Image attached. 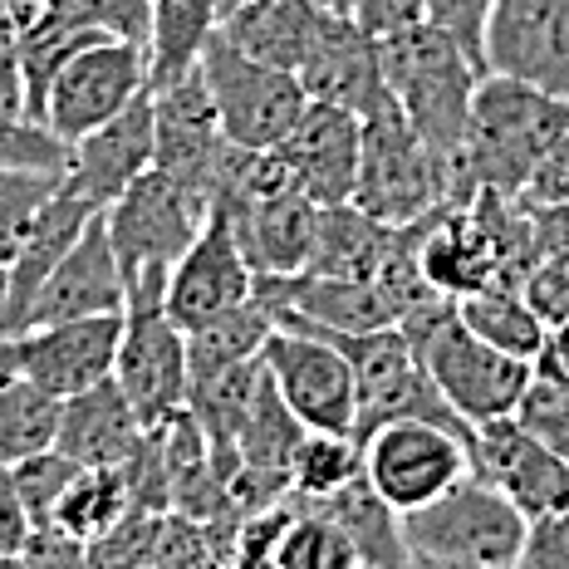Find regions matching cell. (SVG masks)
Listing matches in <instances>:
<instances>
[{
    "mask_svg": "<svg viewBox=\"0 0 569 569\" xmlns=\"http://www.w3.org/2000/svg\"><path fill=\"white\" fill-rule=\"evenodd\" d=\"M0 109L26 113V74H20V30L0 6ZM30 118V113H26Z\"/></svg>",
    "mask_w": 569,
    "mask_h": 569,
    "instance_id": "681fc988",
    "label": "cell"
},
{
    "mask_svg": "<svg viewBox=\"0 0 569 569\" xmlns=\"http://www.w3.org/2000/svg\"><path fill=\"white\" fill-rule=\"evenodd\" d=\"M152 162H158V118H152V89H148L123 113H113L109 123L69 142L64 187L84 197L89 207L109 211Z\"/></svg>",
    "mask_w": 569,
    "mask_h": 569,
    "instance_id": "e0dca14e",
    "label": "cell"
},
{
    "mask_svg": "<svg viewBox=\"0 0 569 569\" xmlns=\"http://www.w3.org/2000/svg\"><path fill=\"white\" fill-rule=\"evenodd\" d=\"M64 187V172H34V168H0V266H10L26 246L30 227L50 197Z\"/></svg>",
    "mask_w": 569,
    "mask_h": 569,
    "instance_id": "74e56055",
    "label": "cell"
},
{
    "mask_svg": "<svg viewBox=\"0 0 569 569\" xmlns=\"http://www.w3.org/2000/svg\"><path fill=\"white\" fill-rule=\"evenodd\" d=\"M54 10L79 20V26L118 34V40L148 44V30H152V0H54Z\"/></svg>",
    "mask_w": 569,
    "mask_h": 569,
    "instance_id": "b9f144b4",
    "label": "cell"
},
{
    "mask_svg": "<svg viewBox=\"0 0 569 569\" xmlns=\"http://www.w3.org/2000/svg\"><path fill=\"white\" fill-rule=\"evenodd\" d=\"M284 329H305V335H325L329 343H339L353 363V383H359V427L353 437H369L383 422L398 418H427L442 422L452 432L471 437V427L461 412L447 402V393L437 388V378L427 373L422 353L412 349V339L402 335V325H383L369 335H349V329H319V325H284Z\"/></svg>",
    "mask_w": 569,
    "mask_h": 569,
    "instance_id": "52a82bcc",
    "label": "cell"
},
{
    "mask_svg": "<svg viewBox=\"0 0 569 569\" xmlns=\"http://www.w3.org/2000/svg\"><path fill=\"white\" fill-rule=\"evenodd\" d=\"M363 471V442L353 432H305L295 447L290 481L300 501H325V496L343 491Z\"/></svg>",
    "mask_w": 569,
    "mask_h": 569,
    "instance_id": "e575fe53",
    "label": "cell"
},
{
    "mask_svg": "<svg viewBox=\"0 0 569 569\" xmlns=\"http://www.w3.org/2000/svg\"><path fill=\"white\" fill-rule=\"evenodd\" d=\"M300 84L310 99L343 103L359 118L393 103V89L383 79V54H378V34L363 30L349 10H329L315 54L300 69Z\"/></svg>",
    "mask_w": 569,
    "mask_h": 569,
    "instance_id": "44dd1931",
    "label": "cell"
},
{
    "mask_svg": "<svg viewBox=\"0 0 569 569\" xmlns=\"http://www.w3.org/2000/svg\"><path fill=\"white\" fill-rule=\"evenodd\" d=\"M486 74H511L569 99V0H496Z\"/></svg>",
    "mask_w": 569,
    "mask_h": 569,
    "instance_id": "5bb4252c",
    "label": "cell"
},
{
    "mask_svg": "<svg viewBox=\"0 0 569 569\" xmlns=\"http://www.w3.org/2000/svg\"><path fill=\"white\" fill-rule=\"evenodd\" d=\"M30 511L26 501H20V486H16V467L10 461H0V560L16 565L20 550H26L30 540Z\"/></svg>",
    "mask_w": 569,
    "mask_h": 569,
    "instance_id": "bcb514c9",
    "label": "cell"
},
{
    "mask_svg": "<svg viewBox=\"0 0 569 569\" xmlns=\"http://www.w3.org/2000/svg\"><path fill=\"white\" fill-rule=\"evenodd\" d=\"M353 565H359V555H353L339 520L310 501H295V520L276 550V569H353Z\"/></svg>",
    "mask_w": 569,
    "mask_h": 569,
    "instance_id": "8d00e7d4",
    "label": "cell"
},
{
    "mask_svg": "<svg viewBox=\"0 0 569 569\" xmlns=\"http://www.w3.org/2000/svg\"><path fill=\"white\" fill-rule=\"evenodd\" d=\"M133 481H128L123 467H84L74 477V486L64 491L54 520L79 540H99L103 530H113L118 520L133 511Z\"/></svg>",
    "mask_w": 569,
    "mask_h": 569,
    "instance_id": "836d02e7",
    "label": "cell"
},
{
    "mask_svg": "<svg viewBox=\"0 0 569 569\" xmlns=\"http://www.w3.org/2000/svg\"><path fill=\"white\" fill-rule=\"evenodd\" d=\"M0 168H34V172H64L69 142L54 128L34 123L26 113L0 109Z\"/></svg>",
    "mask_w": 569,
    "mask_h": 569,
    "instance_id": "ab89813d",
    "label": "cell"
},
{
    "mask_svg": "<svg viewBox=\"0 0 569 569\" xmlns=\"http://www.w3.org/2000/svg\"><path fill=\"white\" fill-rule=\"evenodd\" d=\"M491 10L496 0H427V20L467 44V54L481 69H486V20H491Z\"/></svg>",
    "mask_w": 569,
    "mask_h": 569,
    "instance_id": "7bdbcfd3",
    "label": "cell"
},
{
    "mask_svg": "<svg viewBox=\"0 0 569 569\" xmlns=\"http://www.w3.org/2000/svg\"><path fill=\"white\" fill-rule=\"evenodd\" d=\"M260 359H266V373L276 378L280 398L310 432H353L359 427V383H353V363L339 343L276 325Z\"/></svg>",
    "mask_w": 569,
    "mask_h": 569,
    "instance_id": "4fadbf2b",
    "label": "cell"
},
{
    "mask_svg": "<svg viewBox=\"0 0 569 569\" xmlns=\"http://www.w3.org/2000/svg\"><path fill=\"white\" fill-rule=\"evenodd\" d=\"M10 467H16V486H20V501H26L30 520L44 526V520H54L59 501H64V491L74 486L79 471H84V461H74L69 452H59V447H44V452L20 457V461H10Z\"/></svg>",
    "mask_w": 569,
    "mask_h": 569,
    "instance_id": "f35d334b",
    "label": "cell"
},
{
    "mask_svg": "<svg viewBox=\"0 0 569 569\" xmlns=\"http://www.w3.org/2000/svg\"><path fill=\"white\" fill-rule=\"evenodd\" d=\"M217 26H221L217 0H152V30H148L152 89L192 74Z\"/></svg>",
    "mask_w": 569,
    "mask_h": 569,
    "instance_id": "f1b7e54d",
    "label": "cell"
},
{
    "mask_svg": "<svg viewBox=\"0 0 569 569\" xmlns=\"http://www.w3.org/2000/svg\"><path fill=\"white\" fill-rule=\"evenodd\" d=\"M520 569H569V511L530 520Z\"/></svg>",
    "mask_w": 569,
    "mask_h": 569,
    "instance_id": "f6af8a7d",
    "label": "cell"
},
{
    "mask_svg": "<svg viewBox=\"0 0 569 569\" xmlns=\"http://www.w3.org/2000/svg\"><path fill=\"white\" fill-rule=\"evenodd\" d=\"M0 565H6V560H0Z\"/></svg>",
    "mask_w": 569,
    "mask_h": 569,
    "instance_id": "9f6ffc18",
    "label": "cell"
},
{
    "mask_svg": "<svg viewBox=\"0 0 569 569\" xmlns=\"http://www.w3.org/2000/svg\"><path fill=\"white\" fill-rule=\"evenodd\" d=\"M162 511H142L133 506L113 530H103L99 540H89V565H152V545H158Z\"/></svg>",
    "mask_w": 569,
    "mask_h": 569,
    "instance_id": "60d3db41",
    "label": "cell"
},
{
    "mask_svg": "<svg viewBox=\"0 0 569 569\" xmlns=\"http://www.w3.org/2000/svg\"><path fill=\"white\" fill-rule=\"evenodd\" d=\"M99 207H89L79 192H69V187H59L50 197V207L40 211V221L30 227L26 246L16 251L10 260V300H6V335H20V329L30 325V310H34V295L44 290V280L54 276V266L69 256V246L84 236L89 217Z\"/></svg>",
    "mask_w": 569,
    "mask_h": 569,
    "instance_id": "484cf974",
    "label": "cell"
},
{
    "mask_svg": "<svg viewBox=\"0 0 569 569\" xmlns=\"http://www.w3.org/2000/svg\"><path fill=\"white\" fill-rule=\"evenodd\" d=\"M168 270L172 266H142L128 276L123 300V339H118L113 378L138 408L148 427H162L177 408H187V329L168 310Z\"/></svg>",
    "mask_w": 569,
    "mask_h": 569,
    "instance_id": "5b68a950",
    "label": "cell"
},
{
    "mask_svg": "<svg viewBox=\"0 0 569 569\" xmlns=\"http://www.w3.org/2000/svg\"><path fill=\"white\" fill-rule=\"evenodd\" d=\"M300 501V496H295ZM319 506L325 516H335L343 526V536H349L353 555H359V565L369 569H398V565H412L408 555V536H402V511L398 506H388L383 496L369 486V477H353L343 491L325 496V501H310Z\"/></svg>",
    "mask_w": 569,
    "mask_h": 569,
    "instance_id": "83f0119b",
    "label": "cell"
},
{
    "mask_svg": "<svg viewBox=\"0 0 569 569\" xmlns=\"http://www.w3.org/2000/svg\"><path fill=\"white\" fill-rule=\"evenodd\" d=\"M550 343H555V349H560V359L569 363V325H560V329H555V335H550Z\"/></svg>",
    "mask_w": 569,
    "mask_h": 569,
    "instance_id": "f5cc1de1",
    "label": "cell"
},
{
    "mask_svg": "<svg viewBox=\"0 0 569 569\" xmlns=\"http://www.w3.org/2000/svg\"><path fill=\"white\" fill-rule=\"evenodd\" d=\"M270 329H276V319H270V310L251 295V300L236 305V310L187 329V369H192V378H201V373L236 369V363H251L266 353Z\"/></svg>",
    "mask_w": 569,
    "mask_h": 569,
    "instance_id": "4dcf8cb0",
    "label": "cell"
},
{
    "mask_svg": "<svg viewBox=\"0 0 569 569\" xmlns=\"http://www.w3.org/2000/svg\"><path fill=\"white\" fill-rule=\"evenodd\" d=\"M118 339H123V310L0 335V373H20L30 383L50 388L54 398H74L113 378Z\"/></svg>",
    "mask_w": 569,
    "mask_h": 569,
    "instance_id": "7c38bea8",
    "label": "cell"
},
{
    "mask_svg": "<svg viewBox=\"0 0 569 569\" xmlns=\"http://www.w3.org/2000/svg\"><path fill=\"white\" fill-rule=\"evenodd\" d=\"M325 20L329 6H315V0H246L231 16H221V34L260 64L300 74L305 59L315 54Z\"/></svg>",
    "mask_w": 569,
    "mask_h": 569,
    "instance_id": "d4e9b609",
    "label": "cell"
},
{
    "mask_svg": "<svg viewBox=\"0 0 569 569\" xmlns=\"http://www.w3.org/2000/svg\"><path fill=\"white\" fill-rule=\"evenodd\" d=\"M6 300H10V270L0 266V335H6Z\"/></svg>",
    "mask_w": 569,
    "mask_h": 569,
    "instance_id": "816d5d0a",
    "label": "cell"
},
{
    "mask_svg": "<svg viewBox=\"0 0 569 569\" xmlns=\"http://www.w3.org/2000/svg\"><path fill=\"white\" fill-rule=\"evenodd\" d=\"M59 408H64V398H54L50 388L20 373H0V461H20L54 447Z\"/></svg>",
    "mask_w": 569,
    "mask_h": 569,
    "instance_id": "d6a6232c",
    "label": "cell"
},
{
    "mask_svg": "<svg viewBox=\"0 0 569 569\" xmlns=\"http://www.w3.org/2000/svg\"><path fill=\"white\" fill-rule=\"evenodd\" d=\"M471 467L496 481L526 511V520L569 511V457L545 447L536 432L520 427L516 412L477 422L471 432Z\"/></svg>",
    "mask_w": 569,
    "mask_h": 569,
    "instance_id": "2e32d148",
    "label": "cell"
},
{
    "mask_svg": "<svg viewBox=\"0 0 569 569\" xmlns=\"http://www.w3.org/2000/svg\"><path fill=\"white\" fill-rule=\"evenodd\" d=\"M457 315L477 329L481 339H491L496 349L520 353V359H540L550 349V325L536 305L526 300V290H511V284H486L477 295H461Z\"/></svg>",
    "mask_w": 569,
    "mask_h": 569,
    "instance_id": "f546056e",
    "label": "cell"
},
{
    "mask_svg": "<svg viewBox=\"0 0 569 569\" xmlns=\"http://www.w3.org/2000/svg\"><path fill=\"white\" fill-rule=\"evenodd\" d=\"M251 295H256L251 256H246L231 221L221 217V211H211L201 236L168 270V310L182 329H197V325H207V319L246 305Z\"/></svg>",
    "mask_w": 569,
    "mask_h": 569,
    "instance_id": "9a60e30c",
    "label": "cell"
},
{
    "mask_svg": "<svg viewBox=\"0 0 569 569\" xmlns=\"http://www.w3.org/2000/svg\"><path fill=\"white\" fill-rule=\"evenodd\" d=\"M349 16L383 40V34H398L427 20V0H349Z\"/></svg>",
    "mask_w": 569,
    "mask_h": 569,
    "instance_id": "c3c4849f",
    "label": "cell"
},
{
    "mask_svg": "<svg viewBox=\"0 0 569 569\" xmlns=\"http://www.w3.org/2000/svg\"><path fill=\"white\" fill-rule=\"evenodd\" d=\"M452 192H457V162L447 152H437L408 123L398 99L363 118V158H359L353 201L369 217L388 221V227H412V221L432 217L437 207H447Z\"/></svg>",
    "mask_w": 569,
    "mask_h": 569,
    "instance_id": "8992f818",
    "label": "cell"
},
{
    "mask_svg": "<svg viewBox=\"0 0 569 569\" xmlns=\"http://www.w3.org/2000/svg\"><path fill=\"white\" fill-rule=\"evenodd\" d=\"M378 54H383V79L393 89L398 109L408 113V123L437 152H447L457 162L461 138H467L471 99H477V84L486 69L467 54V44L452 40L432 20H418V26H408L398 34H383Z\"/></svg>",
    "mask_w": 569,
    "mask_h": 569,
    "instance_id": "3957f363",
    "label": "cell"
},
{
    "mask_svg": "<svg viewBox=\"0 0 569 569\" xmlns=\"http://www.w3.org/2000/svg\"><path fill=\"white\" fill-rule=\"evenodd\" d=\"M295 520V496L284 506H270V511H256L241 520V536H236V565H276V550L284 540V530H290Z\"/></svg>",
    "mask_w": 569,
    "mask_h": 569,
    "instance_id": "ee69618b",
    "label": "cell"
},
{
    "mask_svg": "<svg viewBox=\"0 0 569 569\" xmlns=\"http://www.w3.org/2000/svg\"><path fill=\"white\" fill-rule=\"evenodd\" d=\"M16 565H89V545L69 536L59 520H44V526H30V540Z\"/></svg>",
    "mask_w": 569,
    "mask_h": 569,
    "instance_id": "7dc6e473",
    "label": "cell"
},
{
    "mask_svg": "<svg viewBox=\"0 0 569 569\" xmlns=\"http://www.w3.org/2000/svg\"><path fill=\"white\" fill-rule=\"evenodd\" d=\"M516 418L526 432H536L545 447H555L560 457H569V363L560 359V349H545L530 369L526 398H520Z\"/></svg>",
    "mask_w": 569,
    "mask_h": 569,
    "instance_id": "d590c367",
    "label": "cell"
},
{
    "mask_svg": "<svg viewBox=\"0 0 569 569\" xmlns=\"http://www.w3.org/2000/svg\"><path fill=\"white\" fill-rule=\"evenodd\" d=\"M276 148L284 152V162H290L300 192H310L319 207L353 201L359 158H363V118L353 109L329 103V99H310L305 113L295 118V128Z\"/></svg>",
    "mask_w": 569,
    "mask_h": 569,
    "instance_id": "ac0fdd59",
    "label": "cell"
},
{
    "mask_svg": "<svg viewBox=\"0 0 569 569\" xmlns=\"http://www.w3.org/2000/svg\"><path fill=\"white\" fill-rule=\"evenodd\" d=\"M148 432L152 427L138 418V408L118 388V378H103L84 393L64 398L54 447L74 461H84V467H128L142 452Z\"/></svg>",
    "mask_w": 569,
    "mask_h": 569,
    "instance_id": "603a6c76",
    "label": "cell"
},
{
    "mask_svg": "<svg viewBox=\"0 0 569 569\" xmlns=\"http://www.w3.org/2000/svg\"><path fill=\"white\" fill-rule=\"evenodd\" d=\"M221 217H227V211H221ZM227 221L236 227V236H241L256 276H295V270L310 266L319 201L310 192H300V187H284V192H266V197L246 201Z\"/></svg>",
    "mask_w": 569,
    "mask_h": 569,
    "instance_id": "cb8c5ba5",
    "label": "cell"
},
{
    "mask_svg": "<svg viewBox=\"0 0 569 569\" xmlns=\"http://www.w3.org/2000/svg\"><path fill=\"white\" fill-rule=\"evenodd\" d=\"M152 118H158V168L211 197V177L227 158L231 138L221 128L217 99H211L201 64L192 74L152 89Z\"/></svg>",
    "mask_w": 569,
    "mask_h": 569,
    "instance_id": "d6986e66",
    "label": "cell"
},
{
    "mask_svg": "<svg viewBox=\"0 0 569 569\" xmlns=\"http://www.w3.org/2000/svg\"><path fill=\"white\" fill-rule=\"evenodd\" d=\"M217 6H221V16H231V10H236V6H246V0H217Z\"/></svg>",
    "mask_w": 569,
    "mask_h": 569,
    "instance_id": "11a10c76",
    "label": "cell"
},
{
    "mask_svg": "<svg viewBox=\"0 0 569 569\" xmlns=\"http://www.w3.org/2000/svg\"><path fill=\"white\" fill-rule=\"evenodd\" d=\"M256 300L266 305L276 325H319V329H349V335L398 325L393 305L378 290V280L319 276V270L256 276Z\"/></svg>",
    "mask_w": 569,
    "mask_h": 569,
    "instance_id": "ffe728a7",
    "label": "cell"
},
{
    "mask_svg": "<svg viewBox=\"0 0 569 569\" xmlns=\"http://www.w3.org/2000/svg\"><path fill=\"white\" fill-rule=\"evenodd\" d=\"M103 221H109V241L118 251V266H123V276H133L142 266H172V260L197 241L201 227L211 221V197L152 162V168L103 211Z\"/></svg>",
    "mask_w": 569,
    "mask_h": 569,
    "instance_id": "30bf717a",
    "label": "cell"
},
{
    "mask_svg": "<svg viewBox=\"0 0 569 569\" xmlns=\"http://www.w3.org/2000/svg\"><path fill=\"white\" fill-rule=\"evenodd\" d=\"M398 325H402V335L412 339V349L422 353L427 373L437 378L447 402H452L471 427L506 418V412L520 408L536 359H520V353H506V349H496L491 339H481L477 329L457 315V300L437 295V300L418 305L412 315H402Z\"/></svg>",
    "mask_w": 569,
    "mask_h": 569,
    "instance_id": "7a4b0ae2",
    "label": "cell"
},
{
    "mask_svg": "<svg viewBox=\"0 0 569 569\" xmlns=\"http://www.w3.org/2000/svg\"><path fill=\"white\" fill-rule=\"evenodd\" d=\"M103 30L79 26V20L59 16L50 6L40 20L20 26V74H26V113L34 123H44V99H50V84L59 79V69L74 59V50H84L89 40H99Z\"/></svg>",
    "mask_w": 569,
    "mask_h": 569,
    "instance_id": "1f68e13d",
    "label": "cell"
},
{
    "mask_svg": "<svg viewBox=\"0 0 569 569\" xmlns=\"http://www.w3.org/2000/svg\"><path fill=\"white\" fill-rule=\"evenodd\" d=\"M398 246V227L369 217L359 201H335L319 207V227H315V251L305 270L319 276H349V280H373L383 270L388 251Z\"/></svg>",
    "mask_w": 569,
    "mask_h": 569,
    "instance_id": "4316f807",
    "label": "cell"
},
{
    "mask_svg": "<svg viewBox=\"0 0 569 569\" xmlns=\"http://www.w3.org/2000/svg\"><path fill=\"white\" fill-rule=\"evenodd\" d=\"M128 300V276L118 266V251L109 241V221L103 211H93L84 236L69 246V256L54 266V276L44 280V290L34 295L30 325H59V319H84V315H113Z\"/></svg>",
    "mask_w": 569,
    "mask_h": 569,
    "instance_id": "7402d4cb",
    "label": "cell"
},
{
    "mask_svg": "<svg viewBox=\"0 0 569 569\" xmlns=\"http://www.w3.org/2000/svg\"><path fill=\"white\" fill-rule=\"evenodd\" d=\"M520 197L526 201H569V133L550 148V158L540 162V172L530 177V187Z\"/></svg>",
    "mask_w": 569,
    "mask_h": 569,
    "instance_id": "f907efd6",
    "label": "cell"
},
{
    "mask_svg": "<svg viewBox=\"0 0 569 569\" xmlns=\"http://www.w3.org/2000/svg\"><path fill=\"white\" fill-rule=\"evenodd\" d=\"M526 511L477 467L452 491L402 516L412 565L427 569H511L526 550Z\"/></svg>",
    "mask_w": 569,
    "mask_h": 569,
    "instance_id": "277c9868",
    "label": "cell"
},
{
    "mask_svg": "<svg viewBox=\"0 0 569 569\" xmlns=\"http://www.w3.org/2000/svg\"><path fill=\"white\" fill-rule=\"evenodd\" d=\"M565 133L569 99L511 74H481L467 118V138H461L457 152L452 201H471L477 192L520 197Z\"/></svg>",
    "mask_w": 569,
    "mask_h": 569,
    "instance_id": "6da1fadb",
    "label": "cell"
},
{
    "mask_svg": "<svg viewBox=\"0 0 569 569\" xmlns=\"http://www.w3.org/2000/svg\"><path fill=\"white\" fill-rule=\"evenodd\" d=\"M315 6H329V10H349V0H315Z\"/></svg>",
    "mask_w": 569,
    "mask_h": 569,
    "instance_id": "db71d44e",
    "label": "cell"
},
{
    "mask_svg": "<svg viewBox=\"0 0 569 569\" xmlns=\"http://www.w3.org/2000/svg\"><path fill=\"white\" fill-rule=\"evenodd\" d=\"M152 89V64L142 40L99 34L84 50H74L44 99V128H54L64 142H79L113 113H123L138 93Z\"/></svg>",
    "mask_w": 569,
    "mask_h": 569,
    "instance_id": "8fae6325",
    "label": "cell"
},
{
    "mask_svg": "<svg viewBox=\"0 0 569 569\" xmlns=\"http://www.w3.org/2000/svg\"><path fill=\"white\" fill-rule=\"evenodd\" d=\"M471 471V437L427 418H398L363 437V477L402 516L437 501Z\"/></svg>",
    "mask_w": 569,
    "mask_h": 569,
    "instance_id": "ba28073f",
    "label": "cell"
},
{
    "mask_svg": "<svg viewBox=\"0 0 569 569\" xmlns=\"http://www.w3.org/2000/svg\"><path fill=\"white\" fill-rule=\"evenodd\" d=\"M201 74H207V89H211V99H217L221 128H227V138L241 142V148H276L295 128V118L305 113V103H310L300 74L270 69V64H260V59L241 54L227 34H221V26L207 40Z\"/></svg>",
    "mask_w": 569,
    "mask_h": 569,
    "instance_id": "9c48e42d",
    "label": "cell"
}]
</instances>
